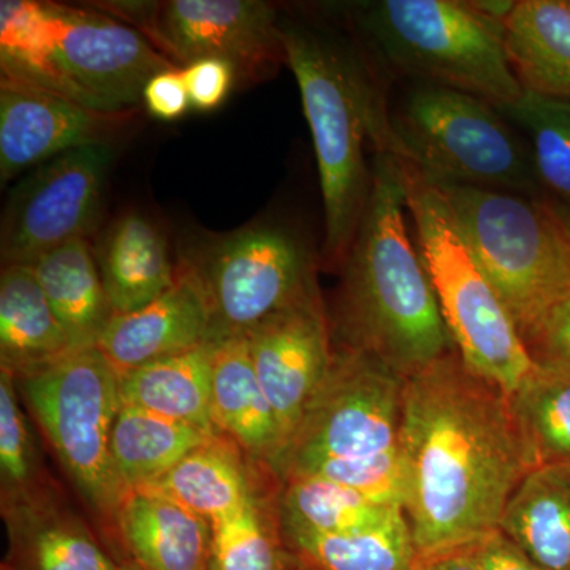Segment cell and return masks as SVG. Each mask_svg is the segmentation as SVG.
Instances as JSON below:
<instances>
[{"label":"cell","mask_w":570,"mask_h":570,"mask_svg":"<svg viewBox=\"0 0 570 570\" xmlns=\"http://www.w3.org/2000/svg\"><path fill=\"white\" fill-rule=\"evenodd\" d=\"M397 453L419 564L498 531L535 468L510 396L456 348L404 382Z\"/></svg>","instance_id":"cell-1"},{"label":"cell","mask_w":570,"mask_h":570,"mask_svg":"<svg viewBox=\"0 0 570 570\" xmlns=\"http://www.w3.org/2000/svg\"><path fill=\"white\" fill-rule=\"evenodd\" d=\"M406 212L403 164L392 154H376L370 200L341 266L330 318L337 347L374 356L403 379L456 348L409 236Z\"/></svg>","instance_id":"cell-2"},{"label":"cell","mask_w":570,"mask_h":570,"mask_svg":"<svg viewBox=\"0 0 570 570\" xmlns=\"http://www.w3.org/2000/svg\"><path fill=\"white\" fill-rule=\"evenodd\" d=\"M285 58L316 149L325 214L324 264L341 269L366 212L365 151L395 156L389 80L370 55L322 29L283 20Z\"/></svg>","instance_id":"cell-3"},{"label":"cell","mask_w":570,"mask_h":570,"mask_svg":"<svg viewBox=\"0 0 570 570\" xmlns=\"http://www.w3.org/2000/svg\"><path fill=\"white\" fill-rule=\"evenodd\" d=\"M2 78L39 86L100 112H127L146 85L179 69L137 29L104 11L39 0L0 2Z\"/></svg>","instance_id":"cell-4"},{"label":"cell","mask_w":570,"mask_h":570,"mask_svg":"<svg viewBox=\"0 0 570 570\" xmlns=\"http://www.w3.org/2000/svg\"><path fill=\"white\" fill-rule=\"evenodd\" d=\"M352 10L370 58L387 78L456 89L497 108L523 96L502 24L468 0H371Z\"/></svg>","instance_id":"cell-5"},{"label":"cell","mask_w":570,"mask_h":570,"mask_svg":"<svg viewBox=\"0 0 570 570\" xmlns=\"http://www.w3.org/2000/svg\"><path fill=\"white\" fill-rule=\"evenodd\" d=\"M390 126L395 157L428 181L542 197L530 146L487 100L409 81L390 100Z\"/></svg>","instance_id":"cell-6"},{"label":"cell","mask_w":570,"mask_h":570,"mask_svg":"<svg viewBox=\"0 0 570 570\" xmlns=\"http://www.w3.org/2000/svg\"><path fill=\"white\" fill-rule=\"evenodd\" d=\"M417 249L456 351L479 376L512 395L535 363L483 275L444 194L403 163Z\"/></svg>","instance_id":"cell-7"},{"label":"cell","mask_w":570,"mask_h":570,"mask_svg":"<svg viewBox=\"0 0 570 570\" xmlns=\"http://www.w3.org/2000/svg\"><path fill=\"white\" fill-rule=\"evenodd\" d=\"M434 186L448 198L469 250L524 343L570 292L569 246L549 202L456 184Z\"/></svg>","instance_id":"cell-8"},{"label":"cell","mask_w":570,"mask_h":570,"mask_svg":"<svg viewBox=\"0 0 570 570\" xmlns=\"http://www.w3.org/2000/svg\"><path fill=\"white\" fill-rule=\"evenodd\" d=\"M22 400L89 508L116 524L129 490L111 459L119 376L97 347L71 351L17 377Z\"/></svg>","instance_id":"cell-9"},{"label":"cell","mask_w":570,"mask_h":570,"mask_svg":"<svg viewBox=\"0 0 570 570\" xmlns=\"http://www.w3.org/2000/svg\"><path fill=\"white\" fill-rule=\"evenodd\" d=\"M184 261L204 285L212 343L246 335L266 317L318 291L313 249L283 224L245 225Z\"/></svg>","instance_id":"cell-10"},{"label":"cell","mask_w":570,"mask_h":570,"mask_svg":"<svg viewBox=\"0 0 570 570\" xmlns=\"http://www.w3.org/2000/svg\"><path fill=\"white\" fill-rule=\"evenodd\" d=\"M404 382L374 356L335 347L324 382L269 468L284 479L321 460L397 453Z\"/></svg>","instance_id":"cell-11"},{"label":"cell","mask_w":570,"mask_h":570,"mask_svg":"<svg viewBox=\"0 0 570 570\" xmlns=\"http://www.w3.org/2000/svg\"><path fill=\"white\" fill-rule=\"evenodd\" d=\"M137 29L179 69L202 59H223L238 80L262 81L285 58L279 11L262 0H116L94 3Z\"/></svg>","instance_id":"cell-12"},{"label":"cell","mask_w":570,"mask_h":570,"mask_svg":"<svg viewBox=\"0 0 570 570\" xmlns=\"http://www.w3.org/2000/svg\"><path fill=\"white\" fill-rule=\"evenodd\" d=\"M112 160L110 142H99L71 149L29 171L3 209V266L32 265L71 239L89 238L99 223Z\"/></svg>","instance_id":"cell-13"},{"label":"cell","mask_w":570,"mask_h":570,"mask_svg":"<svg viewBox=\"0 0 570 570\" xmlns=\"http://www.w3.org/2000/svg\"><path fill=\"white\" fill-rule=\"evenodd\" d=\"M246 337L255 374L275 412L283 450L324 382L335 352L321 294L314 292L277 311Z\"/></svg>","instance_id":"cell-14"},{"label":"cell","mask_w":570,"mask_h":570,"mask_svg":"<svg viewBox=\"0 0 570 570\" xmlns=\"http://www.w3.org/2000/svg\"><path fill=\"white\" fill-rule=\"evenodd\" d=\"M126 112H100L59 94L0 80V181L82 146L108 142Z\"/></svg>","instance_id":"cell-15"},{"label":"cell","mask_w":570,"mask_h":570,"mask_svg":"<svg viewBox=\"0 0 570 570\" xmlns=\"http://www.w3.org/2000/svg\"><path fill=\"white\" fill-rule=\"evenodd\" d=\"M212 311L193 266L178 262L174 285L148 306L115 314L96 347L118 373L212 343Z\"/></svg>","instance_id":"cell-16"},{"label":"cell","mask_w":570,"mask_h":570,"mask_svg":"<svg viewBox=\"0 0 570 570\" xmlns=\"http://www.w3.org/2000/svg\"><path fill=\"white\" fill-rule=\"evenodd\" d=\"M94 254L115 314L148 306L174 285L178 275L167 236L140 213L116 217L100 235Z\"/></svg>","instance_id":"cell-17"},{"label":"cell","mask_w":570,"mask_h":570,"mask_svg":"<svg viewBox=\"0 0 570 570\" xmlns=\"http://www.w3.org/2000/svg\"><path fill=\"white\" fill-rule=\"evenodd\" d=\"M141 570H208L212 524L170 499L130 490L116 520Z\"/></svg>","instance_id":"cell-18"},{"label":"cell","mask_w":570,"mask_h":570,"mask_svg":"<svg viewBox=\"0 0 570 570\" xmlns=\"http://www.w3.org/2000/svg\"><path fill=\"white\" fill-rule=\"evenodd\" d=\"M213 420L243 452L272 466L283 448L275 412L255 374L246 335L213 341Z\"/></svg>","instance_id":"cell-19"},{"label":"cell","mask_w":570,"mask_h":570,"mask_svg":"<svg viewBox=\"0 0 570 570\" xmlns=\"http://www.w3.org/2000/svg\"><path fill=\"white\" fill-rule=\"evenodd\" d=\"M17 570H121L77 517L47 494L2 505Z\"/></svg>","instance_id":"cell-20"},{"label":"cell","mask_w":570,"mask_h":570,"mask_svg":"<svg viewBox=\"0 0 570 570\" xmlns=\"http://www.w3.org/2000/svg\"><path fill=\"white\" fill-rule=\"evenodd\" d=\"M502 40L523 91L570 100V2L517 0Z\"/></svg>","instance_id":"cell-21"},{"label":"cell","mask_w":570,"mask_h":570,"mask_svg":"<svg viewBox=\"0 0 570 570\" xmlns=\"http://www.w3.org/2000/svg\"><path fill=\"white\" fill-rule=\"evenodd\" d=\"M29 266L69 337L71 351L96 347L115 313L89 238L71 239Z\"/></svg>","instance_id":"cell-22"},{"label":"cell","mask_w":570,"mask_h":570,"mask_svg":"<svg viewBox=\"0 0 570 570\" xmlns=\"http://www.w3.org/2000/svg\"><path fill=\"white\" fill-rule=\"evenodd\" d=\"M499 531L546 570H570V464H543L521 480Z\"/></svg>","instance_id":"cell-23"},{"label":"cell","mask_w":570,"mask_h":570,"mask_svg":"<svg viewBox=\"0 0 570 570\" xmlns=\"http://www.w3.org/2000/svg\"><path fill=\"white\" fill-rule=\"evenodd\" d=\"M71 352L29 265L3 266L0 275V366L14 376L31 373Z\"/></svg>","instance_id":"cell-24"},{"label":"cell","mask_w":570,"mask_h":570,"mask_svg":"<svg viewBox=\"0 0 570 570\" xmlns=\"http://www.w3.org/2000/svg\"><path fill=\"white\" fill-rule=\"evenodd\" d=\"M119 392L122 403L219 433L213 420V343L122 374Z\"/></svg>","instance_id":"cell-25"},{"label":"cell","mask_w":570,"mask_h":570,"mask_svg":"<svg viewBox=\"0 0 570 570\" xmlns=\"http://www.w3.org/2000/svg\"><path fill=\"white\" fill-rule=\"evenodd\" d=\"M238 445L214 434L146 491L170 499L206 521L223 519L253 497Z\"/></svg>","instance_id":"cell-26"},{"label":"cell","mask_w":570,"mask_h":570,"mask_svg":"<svg viewBox=\"0 0 570 570\" xmlns=\"http://www.w3.org/2000/svg\"><path fill=\"white\" fill-rule=\"evenodd\" d=\"M214 434L122 403L112 425V464L127 490L145 489Z\"/></svg>","instance_id":"cell-27"},{"label":"cell","mask_w":570,"mask_h":570,"mask_svg":"<svg viewBox=\"0 0 570 570\" xmlns=\"http://www.w3.org/2000/svg\"><path fill=\"white\" fill-rule=\"evenodd\" d=\"M284 483L281 498L284 534H354L376 528L404 510L403 505L376 501L313 475H298Z\"/></svg>","instance_id":"cell-28"},{"label":"cell","mask_w":570,"mask_h":570,"mask_svg":"<svg viewBox=\"0 0 570 570\" xmlns=\"http://www.w3.org/2000/svg\"><path fill=\"white\" fill-rule=\"evenodd\" d=\"M298 561L318 570H415L417 550L404 510L354 534H284Z\"/></svg>","instance_id":"cell-29"},{"label":"cell","mask_w":570,"mask_h":570,"mask_svg":"<svg viewBox=\"0 0 570 570\" xmlns=\"http://www.w3.org/2000/svg\"><path fill=\"white\" fill-rule=\"evenodd\" d=\"M510 403L534 466L570 464V370L535 365Z\"/></svg>","instance_id":"cell-30"},{"label":"cell","mask_w":570,"mask_h":570,"mask_svg":"<svg viewBox=\"0 0 570 570\" xmlns=\"http://www.w3.org/2000/svg\"><path fill=\"white\" fill-rule=\"evenodd\" d=\"M498 110L530 146L542 197L570 205V100L524 91L519 102Z\"/></svg>","instance_id":"cell-31"},{"label":"cell","mask_w":570,"mask_h":570,"mask_svg":"<svg viewBox=\"0 0 570 570\" xmlns=\"http://www.w3.org/2000/svg\"><path fill=\"white\" fill-rule=\"evenodd\" d=\"M253 494L242 508L212 521L208 570H284L273 521Z\"/></svg>","instance_id":"cell-32"},{"label":"cell","mask_w":570,"mask_h":570,"mask_svg":"<svg viewBox=\"0 0 570 570\" xmlns=\"http://www.w3.org/2000/svg\"><path fill=\"white\" fill-rule=\"evenodd\" d=\"M17 376L0 366V478L2 505L45 493L39 483V453L22 411Z\"/></svg>","instance_id":"cell-33"},{"label":"cell","mask_w":570,"mask_h":570,"mask_svg":"<svg viewBox=\"0 0 570 570\" xmlns=\"http://www.w3.org/2000/svg\"><path fill=\"white\" fill-rule=\"evenodd\" d=\"M298 475L330 480L376 501L403 505L404 482L400 453H385L370 459L321 460L295 469L283 480Z\"/></svg>","instance_id":"cell-34"},{"label":"cell","mask_w":570,"mask_h":570,"mask_svg":"<svg viewBox=\"0 0 570 570\" xmlns=\"http://www.w3.org/2000/svg\"><path fill=\"white\" fill-rule=\"evenodd\" d=\"M524 346L535 365L570 370V292L543 314Z\"/></svg>","instance_id":"cell-35"},{"label":"cell","mask_w":570,"mask_h":570,"mask_svg":"<svg viewBox=\"0 0 570 570\" xmlns=\"http://www.w3.org/2000/svg\"><path fill=\"white\" fill-rule=\"evenodd\" d=\"M190 107L197 111L217 110L238 81L235 67L223 59H202L183 69Z\"/></svg>","instance_id":"cell-36"},{"label":"cell","mask_w":570,"mask_h":570,"mask_svg":"<svg viewBox=\"0 0 570 570\" xmlns=\"http://www.w3.org/2000/svg\"><path fill=\"white\" fill-rule=\"evenodd\" d=\"M142 104L159 121L174 122L181 119L193 108L183 69L163 71L153 77L142 92Z\"/></svg>","instance_id":"cell-37"},{"label":"cell","mask_w":570,"mask_h":570,"mask_svg":"<svg viewBox=\"0 0 570 570\" xmlns=\"http://www.w3.org/2000/svg\"><path fill=\"white\" fill-rule=\"evenodd\" d=\"M466 551L479 570H546L499 530L491 532Z\"/></svg>","instance_id":"cell-38"},{"label":"cell","mask_w":570,"mask_h":570,"mask_svg":"<svg viewBox=\"0 0 570 570\" xmlns=\"http://www.w3.org/2000/svg\"><path fill=\"white\" fill-rule=\"evenodd\" d=\"M420 566L425 570H479L478 564L466 550L444 554V557L422 562Z\"/></svg>","instance_id":"cell-39"},{"label":"cell","mask_w":570,"mask_h":570,"mask_svg":"<svg viewBox=\"0 0 570 570\" xmlns=\"http://www.w3.org/2000/svg\"><path fill=\"white\" fill-rule=\"evenodd\" d=\"M469 6L475 11H479L482 17L489 18L491 21H497L499 24H504L510 13L515 9L517 0L515 2H513V0H471Z\"/></svg>","instance_id":"cell-40"},{"label":"cell","mask_w":570,"mask_h":570,"mask_svg":"<svg viewBox=\"0 0 570 570\" xmlns=\"http://www.w3.org/2000/svg\"><path fill=\"white\" fill-rule=\"evenodd\" d=\"M546 200L549 202L554 216H557L558 223L561 225L562 234L566 236L570 253V205L557 204V202H551L549 198H546Z\"/></svg>","instance_id":"cell-41"},{"label":"cell","mask_w":570,"mask_h":570,"mask_svg":"<svg viewBox=\"0 0 570 570\" xmlns=\"http://www.w3.org/2000/svg\"><path fill=\"white\" fill-rule=\"evenodd\" d=\"M292 570H318L316 568H313V566L305 564V562L298 561L296 562V566Z\"/></svg>","instance_id":"cell-42"},{"label":"cell","mask_w":570,"mask_h":570,"mask_svg":"<svg viewBox=\"0 0 570 570\" xmlns=\"http://www.w3.org/2000/svg\"><path fill=\"white\" fill-rule=\"evenodd\" d=\"M121 570H141L138 568V566H135L134 562H126V564H122Z\"/></svg>","instance_id":"cell-43"},{"label":"cell","mask_w":570,"mask_h":570,"mask_svg":"<svg viewBox=\"0 0 570 570\" xmlns=\"http://www.w3.org/2000/svg\"><path fill=\"white\" fill-rule=\"evenodd\" d=\"M0 570H17L13 568V566L10 564V562H2V566H0Z\"/></svg>","instance_id":"cell-44"},{"label":"cell","mask_w":570,"mask_h":570,"mask_svg":"<svg viewBox=\"0 0 570 570\" xmlns=\"http://www.w3.org/2000/svg\"><path fill=\"white\" fill-rule=\"evenodd\" d=\"M415 570H425L422 568V566L417 564V568H415Z\"/></svg>","instance_id":"cell-45"}]
</instances>
